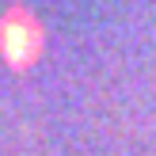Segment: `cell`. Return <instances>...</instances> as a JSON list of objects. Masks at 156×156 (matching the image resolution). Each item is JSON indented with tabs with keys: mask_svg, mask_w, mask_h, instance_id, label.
Instances as JSON below:
<instances>
[{
	"mask_svg": "<svg viewBox=\"0 0 156 156\" xmlns=\"http://www.w3.org/2000/svg\"><path fill=\"white\" fill-rule=\"evenodd\" d=\"M0 53L15 69L34 65V57L42 53V27H38V19L30 12L15 8V12H8L0 19Z\"/></svg>",
	"mask_w": 156,
	"mask_h": 156,
	"instance_id": "cell-1",
	"label": "cell"
}]
</instances>
